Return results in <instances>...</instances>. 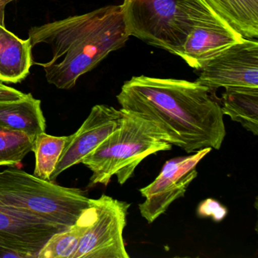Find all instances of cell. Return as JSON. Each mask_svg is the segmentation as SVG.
<instances>
[{
  "label": "cell",
  "instance_id": "cell-1",
  "mask_svg": "<svg viewBox=\"0 0 258 258\" xmlns=\"http://www.w3.org/2000/svg\"><path fill=\"white\" fill-rule=\"evenodd\" d=\"M211 90L185 80L133 77L117 96L121 109L156 123L169 143L187 153L220 149L226 137L223 114Z\"/></svg>",
  "mask_w": 258,
  "mask_h": 258
},
{
  "label": "cell",
  "instance_id": "cell-2",
  "mask_svg": "<svg viewBox=\"0 0 258 258\" xmlns=\"http://www.w3.org/2000/svg\"><path fill=\"white\" fill-rule=\"evenodd\" d=\"M130 37L121 5L34 26L28 33L33 47L41 43L50 46L52 59L40 66L48 83L61 90L73 88L82 75L124 46Z\"/></svg>",
  "mask_w": 258,
  "mask_h": 258
},
{
  "label": "cell",
  "instance_id": "cell-3",
  "mask_svg": "<svg viewBox=\"0 0 258 258\" xmlns=\"http://www.w3.org/2000/svg\"><path fill=\"white\" fill-rule=\"evenodd\" d=\"M121 111L117 129L81 162L93 173L90 185H107L113 176L123 185L146 157L173 147L156 123L131 111Z\"/></svg>",
  "mask_w": 258,
  "mask_h": 258
},
{
  "label": "cell",
  "instance_id": "cell-4",
  "mask_svg": "<svg viewBox=\"0 0 258 258\" xmlns=\"http://www.w3.org/2000/svg\"><path fill=\"white\" fill-rule=\"evenodd\" d=\"M90 199L78 188L61 186L16 168L0 171V205L70 227Z\"/></svg>",
  "mask_w": 258,
  "mask_h": 258
},
{
  "label": "cell",
  "instance_id": "cell-5",
  "mask_svg": "<svg viewBox=\"0 0 258 258\" xmlns=\"http://www.w3.org/2000/svg\"><path fill=\"white\" fill-rule=\"evenodd\" d=\"M205 0H123L130 37L177 55L207 7Z\"/></svg>",
  "mask_w": 258,
  "mask_h": 258
},
{
  "label": "cell",
  "instance_id": "cell-6",
  "mask_svg": "<svg viewBox=\"0 0 258 258\" xmlns=\"http://www.w3.org/2000/svg\"><path fill=\"white\" fill-rule=\"evenodd\" d=\"M92 217L73 258H130L123 230L131 204L106 195L90 199Z\"/></svg>",
  "mask_w": 258,
  "mask_h": 258
},
{
  "label": "cell",
  "instance_id": "cell-7",
  "mask_svg": "<svg viewBox=\"0 0 258 258\" xmlns=\"http://www.w3.org/2000/svg\"><path fill=\"white\" fill-rule=\"evenodd\" d=\"M211 150V148H205L193 155L169 160L158 177L140 189L146 199L139 205V209L148 223H153L173 202L183 197L188 185L197 177L198 164Z\"/></svg>",
  "mask_w": 258,
  "mask_h": 258
},
{
  "label": "cell",
  "instance_id": "cell-8",
  "mask_svg": "<svg viewBox=\"0 0 258 258\" xmlns=\"http://www.w3.org/2000/svg\"><path fill=\"white\" fill-rule=\"evenodd\" d=\"M196 82L211 90L258 88L257 39H244L208 61Z\"/></svg>",
  "mask_w": 258,
  "mask_h": 258
},
{
  "label": "cell",
  "instance_id": "cell-9",
  "mask_svg": "<svg viewBox=\"0 0 258 258\" xmlns=\"http://www.w3.org/2000/svg\"><path fill=\"white\" fill-rule=\"evenodd\" d=\"M244 39L209 7L196 18L194 28L176 55L190 67L201 70L208 61Z\"/></svg>",
  "mask_w": 258,
  "mask_h": 258
},
{
  "label": "cell",
  "instance_id": "cell-10",
  "mask_svg": "<svg viewBox=\"0 0 258 258\" xmlns=\"http://www.w3.org/2000/svg\"><path fill=\"white\" fill-rule=\"evenodd\" d=\"M121 115V109L114 107L105 105L93 106L81 127L69 136V141L51 175V182H55L64 170L82 162L85 157L117 129Z\"/></svg>",
  "mask_w": 258,
  "mask_h": 258
},
{
  "label": "cell",
  "instance_id": "cell-11",
  "mask_svg": "<svg viewBox=\"0 0 258 258\" xmlns=\"http://www.w3.org/2000/svg\"><path fill=\"white\" fill-rule=\"evenodd\" d=\"M67 227L0 205V247L37 258L48 240Z\"/></svg>",
  "mask_w": 258,
  "mask_h": 258
},
{
  "label": "cell",
  "instance_id": "cell-12",
  "mask_svg": "<svg viewBox=\"0 0 258 258\" xmlns=\"http://www.w3.org/2000/svg\"><path fill=\"white\" fill-rule=\"evenodd\" d=\"M0 125L36 137L46 131L41 102L31 93L14 90L0 98Z\"/></svg>",
  "mask_w": 258,
  "mask_h": 258
},
{
  "label": "cell",
  "instance_id": "cell-13",
  "mask_svg": "<svg viewBox=\"0 0 258 258\" xmlns=\"http://www.w3.org/2000/svg\"><path fill=\"white\" fill-rule=\"evenodd\" d=\"M30 39L22 40L0 24V81L17 84L30 74L33 66Z\"/></svg>",
  "mask_w": 258,
  "mask_h": 258
},
{
  "label": "cell",
  "instance_id": "cell-14",
  "mask_svg": "<svg viewBox=\"0 0 258 258\" xmlns=\"http://www.w3.org/2000/svg\"><path fill=\"white\" fill-rule=\"evenodd\" d=\"M223 115L239 123L246 131L258 135V88L228 87L222 94Z\"/></svg>",
  "mask_w": 258,
  "mask_h": 258
},
{
  "label": "cell",
  "instance_id": "cell-15",
  "mask_svg": "<svg viewBox=\"0 0 258 258\" xmlns=\"http://www.w3.org/2000/svg\"><path fill=\"white\" fill-rule=\"evenodd\" d=\"M244 38L257 39L258 0H205Z\"/></svg>",
  "mask_w": 258,
  "mask_h": 258
},
{
  "label": "cell",
  "instance_id": "cell-16",
  "mask_svg": "<svg viewBox=\"0 0 258 258\" xmlns=\"http://www.w3.org/2000/svg\"><path fill=\"white\" fill-rule=\"evenodd\" d=\"M91 217L90 202V206L83 211L72 226L51 236L39 252L37 258H73Z\"/></svg>",
  "mask_w": 258,
  "mask_h": 258
},
{
  "label": "cell",
  "instance_id": "cell-17",
  "mask_svg": "<svg viewBox=\"0 0 258 258\" xmlns=\"http://www.w3.org/2000/svg\"><path fill=\"white\" fill-rule=\"evenodd\" d=\"M69 139V137H55L45 132L36 136L33 147L36 160L34 176L50 181Z\"/></svg>",
  "mask_w": 258,
  "mask_h": 258
},
{
  "label": "cell",
  "instance_id": "cell-18",
  "mask_svg": "<svg viewBox=\"0 0 258 258\" xmlns=\"http://www.w3.org/2000/svg\"><path fill=\"white\" fill-rule=\"evenodd\" d=\"M35 137L0 125V167L20 164L33 152Z\"/></svg>",
  "mask_w": 258,
  "mask_h": 258
},
{
  "label": "cell",
  "instance_id": "cell-19",
  "mask_svg": "<svg viewBox=\"0 0 258 258\" xmlns=\"http://www.w3.org/2000/svg\"><path fill=\"white\" fill-rule=\"evenodd\" d=\"M198 213L202 217H211L216 221H220L224 218L227 211L216 201L208 199L199 206Z\"/></svg>",
  "mask_w": 258,
  "mask_h": 258
},
{
  "label": "cell",
  "instance_id": "cell-20",
  "mask_svg": "<svg viewBox=\"0 0 258 258\" xmlns=\"http://www.w3.org/2000/svg\"><path fill=\"white\" fill-rule=\"evenodd\" d=\"M28 258L26 255L16 250L0 247V258Z\"/></svg>",
  "mask_w": 258,
  "mask_h": 258
},
{
  "label": "cell",
  "instance_id": "cell-21",
  "mask_svg": "<svg viewBox=\"0 0 258 258\" xmlns=\"http://www.w3.org/2000/svg\"><path fill=\"white\" fill-rule=\"evenodd\" d=\"M15 0H0V13L4 15V9L7 4L13 2Z\"/></svg>",
  "mask_w": 258,
  "mask_h": 258
}]
</instances>
